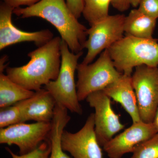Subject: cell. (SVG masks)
<instances>
[{"label":"cell","instance_id":"6da1fadb","mask_svg":"<svg viewBox=\"0 0 158 158\" xmlns=\"http://www.w3.org/2000/svg\"><path fill=\"white\" fill-rule=\"evenodd\" d=\"M62 38L52 40L28 54L29 62L19 67H8L7 75L11 81L32 91L55 81L59 76L61 64Z\"/></svg>","mask_w":158,"mask_h":158},{"label":"cell","instance_id":"7a4b0ae2","mask_svg":"<svg viewBox=\"0 0 158 158\" xmlns=\"http://www.w3.org/2000/svg\"><path fill=\"white\" fill-rule=\"evenodd\" d=\"M13 14L22 18L37 17L55 27L71 52H82L88 37V29L81 23L65 0H40L33 6L16 8Z\"/></svg>","mask_w":158,"mask_h":158},{"label":"cell","instance_id":"3957f363","mask_svg":"<svg viewBox=\"0 0 158 158\" xmlns=\"http://www.w3.org/2000/svg\"><path fill=\"white\" fill-rule=\"evenodd\" d=\"M158 41L126 35L107 49L116 69L132 75L133 69L140 65L158 67Z\"/></svg>","mask_w":158,"mask_h":158},{"label":"cell","instance_id":"277c9868","mask_svg":"<svg viewBox=\"0 0 158 158\" xmlns=\"http://www.w3.org/2000/svg\"><path fill=\"white\" fill-rule=\"evenodd\" d=\"M83 54L82 51L78 53L73 52L68 44L62 39L61 64L59 76L55 81H51L45 86L57 104L78 115H81L83 110L77 94L75 73L78 65V61Z\"/></svg>","mask_w":158,"mask_h":158},{"label":"cell","instance_id":"5b68a950","mask_svg":"<svg viewBox=\"0 0 158 158\" xmlns=\"http://www.w3.org/2000/svg\"><path fill=\"white\" fill-rule=\"evenodd\" d=\"M77 70V94L80 102L85 100L90 94L103 90L122 74L115 68L107 49L94 63L78 64Z\"/></svg>","mask_w":158,"mask_h":158},{"label":"cell","instance_id":"8992f818","mask_svg":"<svg viewBox=\"0 0 158 158\" xmlns=\"http://www.w3.org/2000/svg\"><path fill=\"white\" fill-rule=\"evenodd\" d=\"M132 83L141 121L152 123L158 108V67L142 65L135 68Z\"/></svg>","mask_w":158,"mask_h":158},{"label":"cell","instance_id":"52a82bcc","mask_svg":"<svg viewBox=\"0 0 158 158\" xmlns=\"http://www.w3.org/2000/svg\"><path fill=\"white\" fill-rule=\"evenodd\" d=\"M125 18L123 14L109 15L88 29V38L84 45L88 52L82 63H92L98 54L124 37Z\"/></svg>","mask_w":158,"mask_h":158},{"label":"cell","instance_id":"ba28073f","mask_svg":"<svg viewBox=\"0 0 158 158\" xmlns=\"http://www.w3.org/2000/svg\"><path fill=\"white\" fill-rule=\"evenodd\" d=\"M51 122L17 123L0 130V143L17 145L19 155L31 152L48 138Z\"/></svg>","mask_w":158,"mask_h":158},{"label":"cell","instance_id":"9c48e42d","mask_svg":"<svg viewBox=\"0 0 158 158\" xmlns=\"http://www.w3.org/2000/svg\"><path fill=\"white\" fill-rule=\"evenodd\" d=\"M91 107L95 110V131L99 144L103 147L114 135L123 129L124 125L113 110L111 98L103 90L90 94L86 99Z\"/></svg>","mask_w":158,"mask_h":158},{"label":"cell","instance_id":"30bf717a","mask_svg":"<svg viewBox=\"0 0 158 158\" xmlns=\"http://www.w3.org/2000/svg\"><path fill=\"white\" fill-rule=\"evenodd\" d=\"M61 146L73 158H103L95 131L94 113L87 118L84 126L76 133L63 131Z\"/></svg>","mask_w":158,"mask_h":158},{"label":"cell","instance_id":"8fae6325","mask_svg":"<svg viewBox=\"0 0 158 158\" xmlns=\"http://www.w3.org/2000/svg\"><path fill=\"white\" fill-rule=\"evenodd\" d=\"M13 8L2 2L0 5V50L9 46L25 42H34L38 47L54 38L53 34L48 29L35 32H26L13 25Z\"/></svg>","mask_w":158,"mask_h":158},{"label":"cell","instance_id":"7c38bea8","mask_svg":"<svg viewBox=\"0 0 158 158\" xmlns=\"http://www.w3.org/2000/svg\"><path fill=\"white\" fill-rule=\"evenodd\" d=\"M157 133L153 123L142 121L134 123L123 132L113 137L104 145L103 149L110 158H121L133 152L140 144Z\"/></svg>","mask_w":158,"mask_h":158},{"label":"cell","instance_id":"4fadbf2b","mask_svg":"<svg viewBox=\"0 0 158 158\" xmlns=\"http://www.w3.org/2000/svg\"><path fill=\"white\" fill-rule=\"evenodd\" d=\"M16 103L21 110L22 123L31 120L51 122L57 103L48 90L41 88L35 91L32 97Z\"/></svg>","mask_w":158,"mask_h":158},{"label":"cell","instance_id":"5bb4252c","mask_svg":"<svg viewBox=\"0 0 158 158\" xmlns=\"http://www.w3.org/2000/svg\"><path fill=\"white\" fill-rule=\"evenodd\" d=\"M131 77V74L122 73L117 80L103 90L110 98L121 105L134 123L141 120Z\"/></svg>","mask_w":158,"mask_h":158},{"label":"cell","instance_id":"9a60e30c","mask_svg":"<svg viewBox=\"0 0 158 158\" xmlns=\"http://www.w3.org/2000/svg\"><path fill=\"white\" fill-rule=\"evenodd\" d=\"M156 19L150 17L138 9L131 10L125 19L126 35L144 39H152Z\"/></svg>","mask_w":158,"mask_h":158},{"label":"cell","instance_id":"2e32d148","mask_svg":"<svg viewBox=\"0 0 158 158\" xmlns=\"http://www.w3.org/2000/svg\"><path fill=\"white\" fill-rule=\"evenodd\" d=\"M70 120L68 110L61 105H56L53 118L52 121V129L48 136L51 144L49 158H71L62 149L61 137L66 126Z\"/></svg>","mask_w":158,"mask_h":158},{"label":"cell","instance_id":"e0dca14e","mask_svg":"<svg viewBox=\"0 0 158 158\" xmlns=\"http://www.w3.org/2000/svg\"><path fill=\"white\" fill-rule=\"evenodd\" d=\"M35 91L27 90L0 73V107H7L32 97Z\"/></svg>","mask_w":158,"mask_h":158},{"label":"cell","instance_id":"ac0fdd59","mask_svg":"<svg viewBox=\"0 0 158 158\" xmlns=\"http://www.w3.org/2000/svg\"><path fill=\"white\" fill-rule=\"evenodd\" d=\"M112 0H84L83 15L90 26L107 17Z\"/></svg>","mask_w":158,"mask_h":158},{"label":"cell","instance_id":"d6986e66","mask_svg":"<svg viewBox=\"0 0 158 158\" xmlns=\"http://www.w3.org/2000/svg\"><path fill=\"white\" fill-rule=\"evenodd\" d=\"M19 123H22V115L20 108L17 103L7 107L1 108V128Z\"/></svg>","mask_w":158,"mask_h":158},{"label":"cell","instance_id":"ffe728a7","mask_svg":"<svg viewBox=\"0 0 158 158\" xmlns=\"http://www.w3.org/2000/svg\"><path fill=\"white\" fill-rule=\"evenodd\" d=\"M131 158H158V133L137 147Z\"/></svg>","mask_w":158,"mask_h":158},{"label":"cell","instance_id":"44dd1931","mask_svg":"<svg viewBox=\"0 0 158 158\" xmlns=\"http://www.w3.org/2000/svg\"><path fill=\"white\" fill-rule=\"evenodd\" d=\"M12 158H49L51 152V144L48 138L43 141L39 146L31 152L24 155H18L9 148H5Z\"/></svg>","mask_w":158,"mask_h":158},{"label":"cell","instance_id":"7402d4cb","mask_svg":"<svg viewBox=\"0 0 158 158\" xmlns=\"http://www.w3.org/2000/svg\"><path fill=\"white\" fill-rule=\"evenodd\" d=\"M138 9L150 17L158 18V0H141Z\"/></svg>","mask_w":158,"mask_h":158},{"label":"cell","instance_id":"603a6c76","mask_svg":"<svg viewBox=\"0 0 158 158\" xmlns=\"http://www.w3.org/2000/svg\"><path fill=\"white\" fill-rule=\"evenodd\" d=\"M66 3L74 15L77 19L81 17L84 7V0H66Z\"/></svg>","mask_w":158,"mask_h":158},{"label":"cell","instance_id":"cb8c5ba5","mask_svg":"<svg viewBox=\"0 0 158 158\" xmlns=\"http://www.w3.org/2000/svg\"><path fill=\"white\" fill-rule=\"evenodd\" d=\"M3 2L14 9L24 6L30 7L38 3L40 0H2Z\"/></svg>","mask_w":158,"mask_h":158},{"label":"cell","instance_id":"d4e9b609","mask_svg":"<svg viewBox=\"0 0 158 158\" xmlns=\"http://www.w3.org/2000/svg\"><path fill=\"white\" fill-rule=\"evenodd\" d=\"M111 4L113 8L121 12L127 11L131 6L129 0H112Z\"/></svg>","mask_w":158,"mask_h":158},{"label":"cell","instance_id":"484cf974","mask_svg":"<svg viewBox=\"0 0 158 158\" xmlns=\"http://www.w3.org/2000/svg\"><path fill=\"white\" fill-rule=\"evenodd\" d=\"M6 56L3 57L2 59H1L0 62V73H2L4 69L6 68V65H5L7 60H6Z\"/></svg>","mask_w":158,"mask_h":158},{"label":"cell","instance_id":"4316f807","mask_svg":"<svg viewBox=\"0 0 158 158\" xmlns=\"http://www.w3.org/2000/svg\"><path fill=\"white\" fill-rule=\"evenodd\" d=\"M152 123L158 133V108L156 112L155 116L154 119Z\"/></svg>","mask_w":158,"mask_h":158},{"label":"cell","instance_id":"83f0119b","mask_svg":"<svg viewBox=\"0 0 158 158\" xmlns=\"http://www.w3.org/2000/svg\"><path fill=\"white\" fill-rule=\"evenodd\" d=\"M131 6L134 8H137L139 6L141 0H129Z\"/></svg>","mask_w":158,"mask_h":158}]
</instances>
